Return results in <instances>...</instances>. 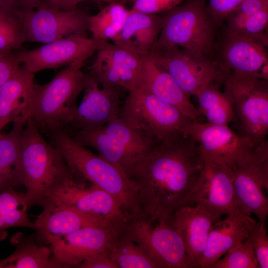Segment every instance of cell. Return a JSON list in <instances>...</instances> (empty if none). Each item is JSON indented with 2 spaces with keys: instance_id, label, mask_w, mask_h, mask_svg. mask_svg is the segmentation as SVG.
Instances as JSON below:
<instances>
[{
  "instance_id": "cell-1",
  "label": "cell",
  "mask_w": 268,
  "mask_h": 268,
  "mask_svg": "<svg viewBox=\"0 0 268 268\" xmlns=\"http://www.w3.org/2000/svg\"><path fill=\"white\" fill-rule=\"evenodd\" d=\"M204 165L198 144L188 135L157 141L130 176L138 188L143 216L151 222L169 220L186 206Z\"/></svg>"
},
{
  "instance_id": "cell-2",
  "label": "cell",
  "mask_w": 268,
  "mask_h": 268,
  "mask_svg": "<svg viewBox=\"0 0 268 268\" xmlns=\"http://www.w3.org/2000/svg\"><path fill=\"white\" fill-rule=\"evenodd\" d=\"M74 176L106 191L121 205L131 220L143 216L135 183L121 168L78 144L60 126L44 130Z\"/></svg>"
},
{
  "instance_id": "cell-3",
  "label": "cell",
  "mask_w": 268,
  "mask_h": 268,
  "mask_svg": "<svg viewBox=\"0 0 268 268\" xmlns=\"http://www.w3.org/2000/svg\"><path fill=\"white\" fill-rule=\"evenodd\" d=\"M24 187L29 208L42 206L52 192L74 175L61 152L29 118L19 136Z\"/></svg>"
},
{
  "instance_id": "cell-4",
  "label": "cell",
  "mask_w": 268,
  "mask_h": 268,
  "mask_svg": "<svg viewBox=\"0 0 268 268\" xmlns=\"http://www.w3.org/2000/svg\"><path fill=\"white\" fill-rule=\"evenodd\" d=\"M206 6V0H189L163 13L161 31L154 48H183L213 60L216 26Z\"/></svg>"
},
{
  "instance_id": "cell-5",
  "label": "cell",
  "mask_w": 268,
  "mask_h": 268,
  "mask_svg": "<svg viewBox=\"0 0 268 268\" xmlns=\"http://www.w3.org/2000/svg\"><path fill=\"white\" fill-rule=\"evenodd\" d=\"M66 131L78 144L94 148L129 177L135 164L157 141L119 118L93 131Z\"/></svg>"
},
{
  "instance_id": "cell-6",
  "label": "cell",
  "mask_w": 268,
  "mask_h": 268,
  "mask_svg": "<svg viewBox=\"0 0 268 268\" xmlns=\"http://www.w3.org/2000/svg\"><path fill=\"white\" fill-rule=\"evenodd\" d=\"M82 63L68 65L48 83L35 84L30 118L44 130L66 126L76 107L78 95L86 87L89 75L81 68Z\"/></svg>"
},
{
  "instance_id": "cell-7",
  "label": "cell",
  "mask_w": 268,
  "mask_h": 268,
  "mask_svg": "<svg viewBox=\"0 0 268 268\" xmlns=\"http://www.w3.org/2000/svg\"><path fill=\"white\" fill-rule=\"evenodd\" d=\"M128 92L119 118L157 141L185 134L189 124L194 121L140 87Z\"/></svg>"
},
{
  "instance_id": "cell-8",
  "label": "cell",
  "mask_w": 268,
  "mask_h": 268,
  "mask_svg": "<svg viewBox=\"0 0 268 268\" xmlns=\"http://www.w3.org/2000/svg\"><path fill=\"white\" fill-rule=\"evenodd\" d=\"M232 172L236 201L244 214H255L260 221L268 215V141L254 145L228 165Z\"/></svg>"
},
{
  "instance_id": "cell-9",
  "label": "cell",
  "mask_w": 268,
  "mask_h": 268,
  "mask_svg": "<svg viewBox=\"0 0 268 268\" xmlns=\"http://www.w3.org/2000/svg\"><path fill=\"white\" fill-rule=\"evenodd\" d=\"M49 197L74 208L103 228L122 231L131 220L113 196L74 176L55 189Z\"/></svg>"
},
{
  "instance_id": "cell-10",
  "label": "cell",
  "mask_w": 268,
  "mask_h": 268,
  "mask_svg": "<svg viewBox=\"0 0 268 268\" xmlns=\"http://www.w3.org/2000/svg\"><path fill=\"white\" fill-rule=\"evenodd\" d=\"M153 222L144 217L134 219L121 233L142 247L158 268H188L184 242L170 219Z\"/></svg>"
},
{
  "instance_id": "cell-11",
  "label": "cell",
  "mask_w": 268,
  "mask_h": 268,
  "mask_svg": "<svg viewBox=\"0 0 268 268\" xmlns=\"http://www.w3.org/2000/svg\"><path fill=\"white\" fill-rule=\"evenodd\" d=\"M266 46L254 40L225 33L216 42L213 61L220 84H248L259 80L258 72L268 62Z\"/></svg>"
},
{
  "instance_id": "cell-12",
  "label": "cell",
  "mask_w": 268,
  "mask_h": 268,
  "mask_svg": "<svg viewBox=\"0 0 268 268\" xmlns=\"http://www.w3.org/2000/svg\"><path fill=\"white\" fill-rule=\"evenodd\" d=\"M147 57L190 96L197 97L212 82L219 83L215 63L200 53L181 47L154 48Z\"/></svg>"
},
{
  "instance_id": "cell-13",
  "label": "cell",
  "mask_w": 268,
  "mask_h": 268,
  "mask_svg": "<svg viewBox=\"0 0 268 268\" xmlns=\"http://www.w3.org/2000/svg\"><path fill=\"white\" fill-rule=\"evenodd\" d=\"M12 11L21 22L25 42L46 44L68 37H87L89 15L82 10L42 5L36 10Z\"/></svg>"
},
{
  "instance_id": "cell-14",
  "label": "cell",
  "mask_w": 268,
  "mask_h": 268,
  "mask_svg": "<svg viewBox=\"0 0 268 268\" xmlns=\"http://www.w3.org/2000/svg\"><path fill=\"white\" fill-rule=\"evenodd\" d=\"M224 85V92L233 105L239 134L250 139L254 145L267 139L268 81L259 79L252 83H225Z\"/></svg>"
},
{
  "instance_id": "cell-15",
  "label": "cell",
  "mask_w": 268,
  "mask_h": 268,
  "mask_svg": "<svg viewBox=\"0 0 268 268\" xmlns=\"http://www.w3.org/2000/svg\"><path fill=\"white\" fill-rule=\"evenodd\" d=\"M102 42L92 37L71 36L14 54L22 67L34 74L71 64H84L97 52Z\"/></svg>"
},
{
  "instance_id": "cell-16",
  "label": "cell",
  "mask_w": 268,
  "mask_h": 268,
  "mask_svg": "<svg viewBox=\"0 0 268 268\" xmlns=\"http://www.w3.org/2000/svg\"><path fill=\"white\" fill-rule=\"evenodd\" d=\"M204 160L203 168L190 193L186 206L200 205L220 216L240 212L229 167Z\"/></svg>"
},
{
  "instance_id": "cell-17",
  "label": "cell",
  "mask_w": 268,
  "mask_h": 268,
  "mask_svg": "<svg viewBox=\"0 0 268 268\" xmlns=\"http://www.w3.org/2000/svg\"><path fill=\"white\" fill-rule=\"evenodd\" d=\"M89 73L101 85L130 91L139 85L141 58L115 43L102 41Z\"/></svg>"
},
{
  "instance_id": "cell-18",
  "label": "cell",
  "mask_w": 268,
  "mask_h": 268,
  "mask_svg": "<svg viewBox=\"0 0 268 268\" xmlns=\"http://www.w3.org/2000/svg\"><path fill=\"white\" fill-rule=\"evenodd\" d=\"M185 134L198 144L203 159L230 165L254 144L248 138L236 133L226 125L191 122Z\"/></svg>"
},
{
  "instance_id": "cell-19",
  "label": "cell",
  "mask_w": 268,
  "mask_h": 268,
  "mask_svg": "<svg viewBox=\"0 0 268 268\" xmlns=\"http://www.w3.org/2000/svg\"><path fill=\"white\" fill-rule=\"evenodd\" d=\"M83 99L66 125L67 130L93 131L119 118L122 90L101 85L89 74Z\"/></svg>"
},
{
  "instance_id": "cell-20",
  "label": "cell",
  "mask_w": 268,
  "mask_h": 268,
  "mask_svg": "<svg viewBox=\"0 0 268 268\" xmlns=\"http://www.w3.org/2000/svg\"><path fill=\"white\" fill-rule=\"evenodd\" d=\"M121 233L114 228L84 227L60 238L50 248L63 268H76L92 254L110 250Z\"/></svg>"
},
{
  "instance_id": "cell-21",
  "label": "cell",
  "mask_w": 268,
  "mask_h": 268,
  "mask_svg": "<svg viewBox=\"0 0 268 268\" xmlns=\"http://www.w3.org/2000/svg\"><path fill=\"white\" fill-rule=\"evenodd\" d=\"M220 217L202 206L193 205L181 207L170 219L184 242L188 268H198L210 230Z\"/></svg>"
},
{
  "instance_id": "cell-22",
  "label": "cell",
  "mask_w": 268,
  "mask_h": 268,
  "mask_svg": "<svg viewBox=\"0 0 268 268\" xmlns=\"http://www.w3.org/2000/svg\"><path fill=\"white\" fill-rule=\"evenodd\" d=\"M42 207L43 211L33 222V229L36 231L37 240L41 243L51 245L84 227L103 228L74 208L52 197H48Z\"/></svg>"
},
{
  "instance_id": "cell-23",
  "label": "cell",
  "mask_w": 268,
  "mask_h": 268,
  "mask_svg": "<svg viewBox=\"0 0 268 268\" xmlns=\"http://www.w3.org/2000/svg\"><path fill=\"white\" fill-rule=\"evenodd\" d=\"M257 222L241 211L217 221L209 234L205 251L198 268H210L231 248L244 241Z\"/></svg>"
},
{
  "instance_id": "cell-24",
  "label": "cell",
  "mask_w": 268,
  "mask_h": 268,
  "mask_svg": "<svg viewBox=\"0 0 268 268\" xmlns=\"http://www.w3.org/2000/svg\"><path fill=\"white\" fill-rule=\"evenodd\" d=\"M34 74L21 67L0 86V132L9 123L24 126L30 118Z\"/></svg>"
},
{
  "instance_id": "cell-25",
  "label": "cell",
  "mask_w": 268,
  "mask_h": 268,
  "mask_svg": "<svg viewBox=\"0 0 268 268\" xmlns=\"http://www.w3.org/2000/svg\"><path fill=\"white\" fill-rule=\"evenodd\" d=\"M141 60L138 86L176 108L187 117L199 122L201 114L192 103L190 96L179 87L171 75L147 56L142 57Z\"/></svg>"
},
{
  "instance_id": "cell-26",
  "label": "cell",
  "mask_w": 268,
  "mask_h": 268,
  "mask_svg": "<svg viewBox=\"0 0 268 268\" xmlns=\"http://www.w3.org/2000/svg\"><path fill=\"white\" fill-rule=\"evenodd\" d=\"M161 27L160 15L131 9L122 29L112 41L141 58L146 57L156 45Z\"/></svg>"
},
{
  "instance_id": "cell-27",
  "label": "cell",
  "mask_w": 268,
  "mask_h": 268,
  "mask_svg": "<svg viewBox=\"0 0 268 268\" xmlns=\"http://www.w3.org/2000/svg\"><path fill=\"white\" fill-rule=\"evenodd\" d=\"M24 126L13 125L0 138V191L9 187H24L19 136Z\"/></svg>"
},
{
  "instance_id": "cell-28",
  "label": "cell",
  "mask_w": 268,
  "mask_h": 268,
  "mask_svg": "<svg viewBox=\"0 0 268 268\" xmlns=\"http://www.w3.org/2000/svg\"><path fill=\"white\" fill-rule=\"evenodd\" d=\"M16 249L0 261V268H63L54 258L51 249L30 240H22L17 235L11 238Z\"/></svg>"
},
{
  "instance_id": "cell-29",
  "label": "cell",
  "mask_w": 268,
  "mask_h": 268,
  "mask_svg": "<svg viewBox=\"0 0 268 268\" xmlns=\"http://www.w3.org/2000/svg\"><path fill=\"white\" fill-rule=\"evenodd\" d=\"M29 208L24 192L9 187L0 191V241L8 235L7 230L14 227L33 229L29 218Z\"/></svg>"
},
{
  "instance_id": "cell-30",
  "label": "cell",
  "mask_w": 268,
  "mask_h": 268,
  "mask_svg": "<svg viewBox=\"0 0 268 268\" xmlns=\"http://www.w3.org/2000/svg\"><path fill=\"white\" fill-rule=\"evenodd\" d=\"M219 85L212 82L200 93L198 110L208 123L228 125L235 121L233 105L227 94L219 90Z\"/></svg>"
},
{
  "instance_id": "cell-31",
  "label": "cell",
  "mask_w": 268,
  "mask_h": 268,
  "mask_svg": "<svg viewBox=\"0 0 268 268\" xmlns=\"http://www.w3.org/2000/svg\"><path fill=\"white\" fill-rule=\"evenodd\" d=\"M225 21V33L243 37L268 46V8L250 15L234 11Z\"/></svg>"
},
{
  "instance_id": "cell-32",
  "label": "cell",
  "mask_w": 268,
  "mask_h": 268,
  "mask_svg": "<svg viewBox=\"0 0 268 268\" xmlns=\"http://www.w3.org/2000/svg\"><path fill=\"white\" fill-rule=\"evenodd\" d=\"M129 12V9L118 2H114L101 9L95 15L89 16L88 29L92 38L102 41L112 40L120 32Z\"/></svg>"
},
{
  "instance_id": "cell-33",
  "label": "cell",
  "mask_w": 268,
  "mask_h": 268,
  "mask_svg": "<svg viewBox=\"0 0 268 268\" xmlns=\"http://www.w3.org/2000/svg\"><path fill=\"white\" fill-rule=\"evenodd\" d=\"M109 253L118 268H158L142 247L122 233Z\"/></svg>"
},
{
  "instance_id": "cell-34",
  "label": "cell",
  "mask_w": 268,
  "mask_h": 268,
  "mask_svg": "<svg viewBox=\"0 0 268 268\" xmlns=\"http://www.w3.org/2000/svg\"><path fill=\"white\" fill-rule=\"evenodd\" d=\"M25 42L21 22L11 11H0V54L13 53Z\"/></svg>"
},
{
  "instance_id": "cell-35",
  "label": "cell",
  "mask_w": 268,
  "mask_h": 268,
  "mask_svg": "<svg viewBox=\"0 0 268 268\" xmlns=\"http://www.w3.org/2000/svg\"><path fill=\"white\" fill-rule=\"evenodd\" d=\"M210 268H260L248 239L229 249Z\"/></svg>"
},
{
  "instance_id": "cell-36",
  "label": "cell",
  "mask_w": 268,
  "mask_h": 268,
  "mask_svg": "<svg viewBox=\"0 0 268 268\" xmlns=\"http://www.w3.org/2000/svg\"><path fill=\"white\" fill-rule=\"evenodd\" d=\"M251 243L260 268H268V237L266 221L257 222L247 238Z\"/></svg>"
},
{
  "instance_id": "cell-37",
  "label": "cell",
  "mask_w": 268,
  "mask_h": 268,
  "mask_svg": "<svg viewBox=\"0 0 268 268\" xmlns=\"http://www.w3.org/2000/svg\"><path fill=\"white\" fill-rule=\"evenodd\" d=\"M244 0H208L207 10L216 26L221 25L227 17Z\"/></svg>"
},
{
  "instance_id": "cell-38",
  "label": "cell",
  "mask_w": 268,
  "mask_h": 268,
  "mask_svg": "<svg viewBox=\"0 0 268 268\" xmlns=\"http://www.w3.org/2000/svg\"><path fill=\"white\" fill-rule=\"evenodd\" d=\"M183 0H134L131 9L141 12L158 14L180 4Z\"/></svg>"
},
{
  "instance_id": "cell-39",
  "label": "cell",
  "mask_w": 268,
  "mask_h": 268,
  "mask_svg": "<svg viewBox=\"0 0 268 268\" xmlns=\"http://www.w3.org/2000/svg\"><path fill=\"white\" fill-rule=\"evenodd\" d=\"M110 250L99 252L89 256L76 268H118L112 260Z\"/></svg>"
},
{
  "instance_id": "cell-40",
  "label": "cell",
  "mask_w": 268,
  "mask_h": 268,
  "mask_svg": "<svg viewBox=\"0 0 268 268\" xmlns=\"http://www.w3.org/2000/svg\"><path fill=\"white\" fill-rule=\"evenodd\" d=\"M20 65L14 53L0 54V86L20 68Z\"/></svg>"
},
{
  "instance_id": "cell-41",
  "label": "cell",
  "mask_w": 268,
  "mask_h": 268,
  "mask_svg": "<svg viewBox=\"0 0 268 268\" xmlns=\"http://www.w3.org/2000/svg\"><path fill=\"white\" fill-rule=\"evenodd\" d=\"M84 0L103 1L108 3L118 2V0H44L42 5L61 10H71L77 8L78 3Z\"/></svg>"
},
{
  "instance_id": "cell-42",
  "label": "cell",
  "mask_w": 268,
  "mask_h": 268,
  "mask_svg": "<svg viewBox=\"0 0 268 268\" xmlns=\"http://www.w3.org/2000/svg\"><path fill=\"white\" fill-rule=\"evenodd\" d=\"M266 8H268V0H244L234 11L250 15Z\"/></svg>"
},
{
  "instance_id": "cell-43",
  "label": "cell",
  "mask_w": 268,
  "mask_h": 268,
  "mask_svg": "<svg viewBox=\"0 0 268 268\" xmlns=\"http://www.w3.org/2000/svg\"><path fill=\"white\" fill-rule=\"evenodd\" d=\"M44 0H12V9L22 10H34L41 6Z\"/></svg>"
},
{
  "instance_id": "cell-44",
  "label": "cell",
  "mask_w": 268,
  "mask_h": 268,
  "mask_svg": "<svg viewBox=\"0 0 268 268\" xmlns=\"http://www.w3.org/2000/svg\"><path fill=\"white\" fill-rule=\"evenodd\" d=\"M258 78L261 80H268V62L264 63L260 69Z\"/></svg>"
},
{
  "instance_id": "cell-45",
  "label": "cell",
  "mask_w": 268,
  "mask_h": 268,
  "mask_svg": "<svg viewBox=\"0 0 268 268\" xmlns=\"http://www.w3.org/2000/svg\"><path fill=\"white\" fill-rule=\"evenodd\" d=\"M12 0H0V11H11Z\"/></svg>"
},
{
  "instance_id": "cell-46",
  "label": "cell",
  "mask_w": 268,
  "mask_h": 268,
  "mask_svg": "<svg viewBox=\"0 0 268 268\" xmlns=\"http://www.w3.org/2000/svg\"><path fill=\"white\" fill-rule=\"evenodd\" d=\"M2 134H1V132H0V137L1 136Z\"/></svg>"
},
{
  "instance_id": "cell-47",
  "label": "cell",
  "mask_w": 268,
  "mask_h": 268,
  "mask_svg": "<svg viewBox=\"0 0 268 268\" xmlns=\"http://www.w3.org/2000/svg\"><path fill=\"white\" fill-rule=\"evenodd\" d=\"M131 0V1H134V0Z\"/></svg>"
}]
</instances>
